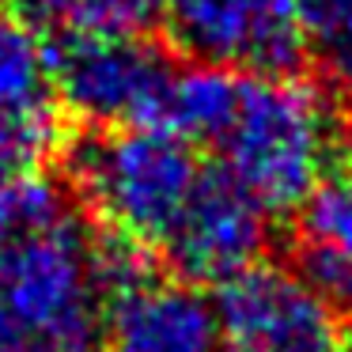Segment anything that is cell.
Listing matches in <instances>:
<instances>
[{"label":"cell","mask_w":352,"mask_h":352,"mask_svg":"<svg viewBox=\"0 0 352 352\" xmlns=\"http://www.w3.org/2000/svg\"><path fill=\"white\" fill-rule=\"evenodd\" d=\"M292 273L337 314H352V254L318 243H296Z\"/></svg>","instance_id":"cell-14"},{"label":"cell","mask_w":352,"mask_h":352,"mask_svg":"<svg viewBox=\"0 0 352 352\" xmlns=\"http://www.w3.org/2000/svg\"><path fill=\"white\" fill-rule=\"evenodd\" d=\"M69 220L65 193L42 175L0 178V258L31 231H46Z\"/></svg>","instance_id":"cell-12"},{"label":"cell","mask_w":352,"mask_h":352,"mask_svg":"<svg viewBox=\"0 0 352 352\" xmlns=\"http://www.w3.org/2000/svg\"><path fill=\"white\" fill-rule=\"evenodd\" d=\"M54 95L99 129L160 125L175 65L137 34H72L50 42Z\"/></svg>","instance_id":"cell-4"},{"label":"cell","mask_w":352,"mask_h":352,"mask_svg":"<svg viewBox=\"0 0 352 352\" xmlns=\"http://www.w3.org/2000/svg\"><path fill=\"white\" fill-rule=\"evenodd\" d=\"M337 129L326 95L296 76H243L235 118L216 140L223 170L265 212H292L329 175Z\"/></svg>","instance_id":"cell-1"},{"label":"cell","mask_w":352,"mask_h":352,"mask_svg":"<svg viewBox=\"0 0 352 352\" xmlns=\"http://www.w3.org/2000/svg\"><path fill=\"white\" fill-rule=\"evenodd\" d=\"M239 95H243V76L220 65H190V69H175V80L167 87V102L155 129H167L182 140H216L228 133L231 118H235Z\"/></svg>","instance_id":"cell-9"},{"label":"cell","mask_w":352,"mask_h":352,"mask_svg":"<svg viewBox=\"0 0 352 352\" xmlns=\"http://www.w3.org/2000/svg\"><path fill=\"white\" fill-rule=\"evenodd\" d=\"M231 352H341V322L292 269L254 265L216 292Z\"/></svg>","instance_id":"cell-6"},{"label":"cell","mask_w":352,"mask_h":352,"mask_svg":"<svg viewBox=\"0 0 352 352\" xmlns=\"http://www.w3.org/2000/svg\"><path fill=\"white\" fill-rule=\"evenodd\" d=\"M19 16L54 38L137 34L160 16V0H19Z\"/></svg>","instance_id":"cell-11"},{"label":"cell","mask_w":352,"mask_h":352,"mask_svg":"<svg viewBox=\"0 0 352 352\" xmlns=\"http://www.w3.org/2000/svg\"><path fill=\"white\" fill-rule=\"evenodd\" d=\"M201 163L190 140L155 125H129L72 148L69 175L110 231L140 246H163L178 223Z\"/></svg>","instance_id":"cell-2"},{"label":"cell","mask_w":352,"mask_h":352,"mask_svg":"<svg viewBox=\"0 0 352 352\" xmlns=\"http://www.w3.org/2000/svg\"><path fill=\"white\" fill-rule=\"evenodd\" d=\"M160 16L201 65L254 76H292L311 38L296 0H160Z\"/></svg>","instance_id":"cell-5"},{"label":"cell","mask_w":352,"mask_h":352,"mask_svg":"<svg viewBox=\"0 0 352 352\" xmlns=\"http://www.w3.org/2000/svg\"><path fill=\"white\" fill-rule=\"evenodd\" d=\"M50 42L23 16L0 12V118L54 110Z\"/></svg>","instance_id":"cell-10"},{"label":"cell","mask_w":352,"mask_h":352,"mask_svg":"<svg viewBox=\"0 0 352 352\" xmlns=\"http://www.w3.org/2000/svg\"><path fill=\"white\" fill-rule=\"evenodd\" d=\"M91 243L76 220L31 231L0 258V352L95 344Z\"/></svg>","instance_id":"cell-3"},{"label":"cell","mask_w":352,"mask_h":352,"mask_svg":"<svg viewBox=\"0 0 352 352\" xmlns=\"http://www.w3.org/2000/svg\"><path fill=\"white\" fill-rule=\"evenodd\" d=\"M107 337L114 352H220L216 303L186 280H160L107 303Z\"/></svg>","instance_id":"cell-8"},{"label":"cell","mask_w":352,"mask_h":352,"mask_svg":"<svg viewBox=\"0 0 352 352\" xmlns=\"http://www.w3.org/2000/svg\"><path fill=\"white\" fill-rule=\"evenodd\" d=\"M341 352H352V344H341Z\"/></svg>","instance_id":"cell-18"},{"label":"cell","mask_w":352,"mask_h":352,"mask_svg":"<svg viewBox=\"0 0 352 352\" xmlns=\"http://www.w3.org/2000/svg\"><path fill=\"white\" fill-rule=\"evenodd\" d=\"M296 8L307 34L322 38L326 46L352 34V0H296Z\"/></svg>","instance_id":"cell-15"},{"label":"cell","mask_w":352,"mask_h":352,"mask_svg":"<svg viewBox=\"0 0 352 352\" xmlns=\"http://www.w3.org/2000/svg\"><path fill=\"white\" fill-rule=\"evenodd\" d=\"M265 208L228 170H201L182 216L163 243V254L178 280L197 288V284H228L254 269L265 254Z\"/></svg>","instance_id":"cell-7"},{"label":"cell","mask_w":352,"mask_h":352,"mask_svg":"<svg viewBox=\"0 0 352 352\" xmlns=\"http://www.w3.org/2000/svg\"><path fill=\"white\" fill-rule=\"evenodd\" d=\"M326 72H329V84L337 87V95L352 102V34L326 46Z\"/></svg>","instance_id":"cell-16"},{"label":"cell","mask_w":352,"mask_h":352,"mask_svg":"<svg viewBox=\"0 0 352 352\" xmlns=\"http://www.w3.org/2000/svg\"><path fill=\"white\" fill-rule=\"evenodd\" d=\"M31 352H99V344H42Z\"/></svg>","instance_id":"cell-17"},{"label":"cell","mask_w":352,"mask_h":352,"mask_svg":"<svg viewBox=\"0 0 352 352\" xmlns=\"http://www.w3.org/2000/svg\"><path fill=\"white\" fill-rule=\"evenodd\" d=\"M299 243L352 254V170H329L299 205Z\"/></svg>","instance_id":"cell-13"}]
</instances>
